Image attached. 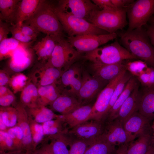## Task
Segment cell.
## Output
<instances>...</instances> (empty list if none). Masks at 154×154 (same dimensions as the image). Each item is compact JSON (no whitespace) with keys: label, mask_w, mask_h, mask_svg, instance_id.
Returning <instances> with one entry per match:
<instances>
[{"label":"cell","mask_w":154,"mask_h":154,"mask_svg":"<svg viewBox=\"0 0 154 154\" xmlns=\"http://www.w3.org/2000/svg\"><path fill=\"white\" fill-rule=\"evenodd\" d=\"M55 4L51 1L41 0L33 14L23 22L46 35L57 38L64 37L62 25L54 11Z\"/></svg>","instance_id":"cell-1"},{"label":"cell","mask_w":154,"mask_h":154,"mask_svg":"<svg viewBox=\"0 0 154 154\" xmlns=\"http://www.w3.org/2000/svg\"><path fill=\"white\" fill-rule=\"evenodd\" d=\"M120 38L121 44L131 53L154 68V47L143 27L127 31L120 34Z\"/></svg>","instance_id":"cell-2"},{"label":"cell","mask_w":154,"mask_h":154,"mask_svg":"<svg viewBox=\"0 0 154 154\" xmlns=\"http://www.w3.org/2000/svg\"><path fill=\"white\" fill-rule=\"evenodd\" d=\"M127 8L106 7L96 10L88 21L109 33H115L127 24Z\"/></svg>","instance_id":"cell-3"},{"label":"cell","mask_w":154,"mask_h":154,"mask_svg":"<svg viewBox=\"0 0 154 154\" xmlns=\"http://www.w3.org/2000/svg\"><path fill=\"white\" fill-rule=\"evenodd\" d=\"M82 57L86 60L97 64H114L137 58L117 41L85 53Z\"/></svg>","instance_id":"cell-4"},{"label":"cell","mask_w":154,"mask_h":154,"mask_svg":"<svg viewBox=\"0 0 154 154\" xmlns=\"http://www.w3.org/2000/svg\"><path fill=\"white\" fill-rule=\"evenodd\" d=\"M54 11L67 37L85 35H100L109 33L86 20L66 13L59 9L55 3Z\"/></svg>","instance_id":"cell-5"},{"label":"cell","mask_w":154,"mask_h":154,"mask_svg":"<svg viewBox=\"0 0 154 154\" xmlns=\"http://www.w3.org/2000/svg\"><path fill=\"white\" fill-rule=\"evenodd\" d=\"M82 53L78 51L64 37L58 38L56 45L49 58L51 66L59 70L64 68L65 71L81 57Z\"/></svg>","instance_id":"cell-6"},{"label":"cell","mask_w":154,"mask_h":154,"mask_svg":"<svg viewBox=\"0 0 154 154\" xmlns=\"http://www.w3.org/2000/svg\"><path fill=\"white\" fill-rule=\"evenodd\" d=\"M154 14V0H137L127 8L128 19L127 31H130L145 25Z\"/></svg>","instance_id":"cell-7"},{"label":"cell","mask_w":154,"mask_h":154,"mask_svg":"<svg viewBox=\"0 0 154 154\" xmlns=\"http://www.w3.org/2000/svg\"><path fill=\"white\" fill-rule=\"evenodd\" d=\"M123 70L116 78L110 81L101 91L92 106L89 120L104 122L106 119L108 107L114 90L126 72Z\"/></svg>","instance_id":"cell-8"},{"label":"cell","mask_w":154,"mask_h":154,"mask_svg":"<svg viewBox=\"0 0 154 154\" xmlns=\"http://www.w3.org/2000/svg\"><path fill=\"white\" fill-rule=\"evenodd\" d=\"M116 33L100 35H85L67 37L70 44L78 51L86 53L93 50L117 37Z\"/></svg>","instance_id":"cell-9"},{"label":"cell","mask_w":154,"mask_h":154,"mask_svg":"<svg viewBox=\"0 0 154 154\" xmlns=\"http://www.w3.org/2000/svg\"><path fill=\"white\" fill-rule=\"evenodd\" d=\"M89 0H60L56 7L62 11L87 21L95 11L101 10Z\"/></svg>","instance_id":"cell-10"},{"label":"cell","mask_w":154,"mask_h":154,"mask_svg":"<svg viewBox=\"0 0 154 154\" xmlns=\"http://www.w3.org/2000/svg\"><path fill=\"white\" fill-rule=\"evenodd\" d=\"M150 121L137 111L130 116L123 124L128 143L145 134H151Z\"/></svg>","instance_id":"cell-11"},{"label":"cell","mask_w":154,"mask_h":154,"mask_svg":"<svg viewBox=\"0 0 154 154\" xmlns=\"http://www.w3.org/2000/svg\"><path fill=\"white\" fill-rule=\"evenodd\" d=\"M84 70L82 85L77 96L82 105L90 104L89 103L102 90L105 83Z\"/></svg>","instance_id":"cell-12"},{"label":"cell","mask_w":154,"mask_h":154,"mask_svg":"<svg viewBox=\"0 0 154 154\" xmlns=\"http://www.w3.org/2000/svg\"><path fill=\"white\" fill-rule=\"evenodd\" d=\"M84 68L82 64L75 62L61 75V81L64 87V94L77 98L81 88Z\"/></svg>","instance_id":"cell-13"},{"label":"cell","mask_w":154,"mask_h":154,"mask_svg":"<svg viewBox=\"0 0 154 154\" xmlns=\"http://www.w3.org/2000/svg\"><path fill=\"white\" fill-rule=\"evenodd\" d=\"M103 123L88 120L70 129L68 134L72 137L92 143L103 133L105 128Z\"/></svg>","instance_id":"cell-14"},{"label":"cell","mask_w":154,"mask_h":154,"mask_svg":"<svg viewBox=\"0 0 154 154\" xmlns=\"http://www.w3.org/2000/svg\"><path fill=\"white\" fill-rule=\"evenodd\" d=\"M108 123L102 135L109 142L115 146L128 143L123 124L118 119L116 118Z\"/></svg>","instance_id":"cell-15"},{"label":"cell","mask_w":154,"mask_h":154,"mask_svg":"<svg viewBox=\"0 0 154 154\" xmlns=\"http://www.w3.org/2000/svg\"><path fill=\"white\" fill-rule=\"evenodd\" d=\"M90 67L93 72L92 75L106 83L117 76L124 69H126L123 61L110 64H97L92 63Z\"/></svg>","instance_id":"cell-16"},{"label":"cell","mask_w":154,"mask_h":154,"mask_svg":"<svg viewBox=\"0 0 154 154\" xmlns=\"http://www.w3.org/2000/svg\"><path fill=\"white\" fill-rule=\"evenodd\" d=\"M141 97L139 92V86L137 84L120 108L116 118L119 120L123 125L127 119L138 111Z\"/></svg>","instance_id":"cell-17"},{"label":"cell","mask_w":154,"mask_h":154,"mask_svg":"<svg viewBox=\"0 0 154 154\" xmlns=\"http://www.w3.org/2000/svg\"><path fill=\"white\" fill-rule=\"evenodd\" d=\"M93 105L90 104L82 106L70 113L61 115V118L70 129L89 120Z\"/></svg>","instance_id":"cell-18"},{"label":"cell","mask_w":154,"mask_h":154,"mask_svg":"<svg viewBox=\"0 0 154 154\" xmlns=\"http://www.w3.org/2000/svg\"><path fill=\"white\" fill-rule=\"evenodd\" d=\"M17 110L18 117L17 125L21 129L23 134L22 149L27 151H34L28 114L21 106L18 107Z\"/></svg>","instance_id":"cell-19"},{"label":"cell","mask_w":154,"mask_h":154,"mask_svg":"<svg viewBox=\"0 0 154 154\" xmlns=\"http://www.w3.org/2000/svg\"><path fill=\"white\" fill-rule=\"evenodd\" d=\"M51 105L53 110L62 115L70 113L83 106L76 98L64 94L58 96Z\"/></svg>","instance_id":"cell-20"},{"label":"cell","mask_w":154,"mask_h":154,"mask_svg":"<svg viewBox=\"0 0 154 154\" xmlns=\"http://www.w3.org/2000/svg\"><path fill=\"white\" fill-rule=\"evenodd\" d=\"M41 0H20L17 7L15 24L21 25L29 19L35 12Z\"/></svg>","instance_id":"cell-21"},{"label":"cell","mask_w":154,"mask_h":154,"mask_svg":"<svg viewBox=\"0 0 154 154\" xmlns=\"http://www.w3.org/2000/svg\"><path fill=\"white\" fill-rule=\"evenodd\" d=\"M137 84L136 79L131 77L126 84L123 92L109 111L106 118L108 122L111 121L116 118L120 108L129 96Z\"/></svg>","instance_id":"cell-22"},{"label":"cell","mask_w":154,"mask_h":154,"mask_svg":"<svg viewBox=\"0 0 154 154\" xmlns=\"http://www.w3.org/2000/svg\"><path fill=\"white\" fill-rule=\"evenodd\" d=\"M138 111L150 121L154 118V88H147L141 96Z\"/></svg>","instance_id":"cell-23"},{"label":"cell","mask_w":154,"mask_h":154,"mask_svg":"<svg viewBox=\"0 0 154 154\" xmlns=\"http://www.w3.org/2000/svg\"><path fill=\"white\" fill-rule=\"evenodd\" d=\"M115 146L102 134L89 146L84 154H115Z\"/></svg>","instance_id":"cell-24"},{"label":"cell","mask_w":154,"mask_h":154,"mask_svg":"<svg viewBox=\"0 0 154 154\" xmlns=\"http://www.w3.org/2000/svg\"><path fill=\"white\" fill-rule=\"evenodd\" d=\"M25 48H19L13 53L9 66L11 70L17 72L22 71L31 64V59L25 50Z\"/></svg>","instance_id":"cell-25"},{"label":"cell","mask_w":154,"mask_h":154,"mask_svg":"<svg viewBox=\"0 0 154 154\" xmlns=\"http://www.w3.org/2000/svg\"><path fill=\"white\" fill-rule=\"evenodd\" d=\"M20 1L0 0V20L11 25L15 24V14Z\"/></svg>","instance_id":"cell-26"},{"label":"cell","mask_w":154,"mask_h":154,"mask_svg":"<svg viewBox=\"0 0 154 154\" xmlns=\"http://www.w3.org/2000/svg\"><path fill=\"white\" fill-rule=\"evenodd\" d=\"M153 141L151 134L143 135L128 145L126 154H145Z\"/></svg>","instance_id":"cell-27"},{"label":"cell","mask_w":154,"mask_h":154,"mask_svg":"<svg viewBox=\"0 0 154 154\" xmlns=\"http://www.w3.org/2000/svg\"><path fill=\"white\" fill-rule=\"evenodd\" d=\"M66 125L60 117L45 122L42 124L44 135L48 136L50 139L57 135L67 133L68 130L64 128Z\"/></svg>","instance_id":"cell-28"},{"label":"cell","mask_w":154,"mask_h":154,"mask_svg":"<svg viewBox=\"0 0 154 154\" xmlns=\"http://www.w3.org/2000/svg\"><path fill=\"white\" fill-rule=\"evenodd\" d=\"M29 115L35 121L39 123H42L57 119L61 116V115L55 114L51 110L42 106L38 108L33 107L31 109Z\"/></svg>","instance_id":"cell-29"},{"label":"cell","mask_w":154,"mask_h":154,"mask_svg":"<svg viewBox=\"0 0 154 154\" xmlns=\"http://www.w3.org/2000/svg\"><path fill=\"white\" fill-rule=\"evenodd\" d=\"M68 133H61L56 135L50 139V143L54 154H69L67 146L69 145L71 137Z\"/></svg>","instance_id":"cell-30"},{"label":"cell","mask_w":154,"mask_h":154,"mask_svg":"<svg viewBox=\"0 0 154 154\" xmlns=\"http://www.w3.org/2000/svg\"><path fill=\"white\" fill-rule=\"evenodd\" d=\"M33 42L25 43L21 42L11 37L7 38L0 42L1 59L8 55L10 52H13L19 48H26L31 45Z\"/></svg>","instance_id":"cell-31"},{"label":"cell","mask_w":154,"mask_h":154,"mask_svg":"<svg viewBox=\"0 0 154 154\" xmlns=\"http://www.w3.org/2000/svg\"><path fill=\"white\" fill-rule=\"evenodd\" d=\"M29 123L31 133L33 151L42 140L44 136L42 124L35 121L29 115Z\"/></svg>","instance_id":"cell-32"},{"label":"cell","mask_w":154,"mask_h":154,"mask_svg":"<svg viewBox=\"0 0 154 154\" xmlns=\"http://www.w3.org/2000/svg\"><path fill=\"white\" fill-rule=\"evenodd\" d=\"M71 137L69 154H84L89 146L92 143L71 136Z\"/></svg>","instance_id":"cell-33"},{"label":"cell","mask_w":154,"mask_h":154,"mask_svg":"<svg viewBox=\"0 0 154 154\" xmlns=\"http://www.w3.org/2000/svg\"><path fill=\"white\" fill-rule=\"evenodd\" d=\"M0 115L2 116L4 123L8 128L17 125L18 117L17 109L10 108L4 110H1Z\"/></svg>","instance_id":"cell-34"},{"label":"cell","mask_w":154,"mask_h":154,"mask_svg":"<svg viewBox=\"0 0 154 154\" xmlns=\"http://www.w3.org/2000/svg\"><path fill=\"white\" fill-rule=\"evenodd\" d=\"M131 77V75L126 72L123 76L116 85L113 92L109 104L108 110L107 114L109 110L113 106L123 92L126 84Z\"/></svg>","instance_id":"cell-35"},{"label":"cell","mask_w":154,"mask_h":154,"mask_svg":"<svg viewBox=\"0 0 154 154\" xmlns=\"http://www.w3.org/2000/svg\"><path fill=\"white\" fill-rule=\"evenodd\" d=\"M38 93L47 104H51L60 96L58 95L54 86L52 85L42 86L39 88Z\"/></svg>","instance_id":"cell-36"},{"label":"cell","mask_w":154,"mask_h":154,"mask_svg":"<svg viewBox=\"0 0 154 154\" xmlns=\"http://www.w3.org/2000/svg\"><path fill=\"white\" fill-rule=\"evenodd\" d=\"M125 66L126 70L132 75L137 77L146 72L149 68L147 64L141 60L128 62L126 64Z\"/></svg>","instance_id":"cell-37"},{"label":"cell","mask_w":154,"mask_h":154,"mask_svg":"<svg viewBox=\"0 0 154 154\" xmlns=\"http://www.w3.org/2000/svg\"><path fill=\"white\" fill-rule=\"evenodd\" d=\"M62 74L59 69L51 66L46 70L42 76L41 85L42 86L51 85Z\"/></svg>","instance_id":"cell-38"},{"label":"cell","mask_w":154,"mask_h":154,"mask_svg":"<svg viewBox=\"0 0 154 154\" xmlns=\"http://www.w3.org/2000/svg\"><path fill=\"white\" fill-rule=\"evenodd\" d=\"M6 131L12 139L16 149H23V134L21 129L16 125L8 128Z\"/></svg>","instance_id":"cell-39"},{"label":"cell","mask_w":154,"mask_h":154,"mask_svg":"<svg viewBox=\"0 0 154 154\" xmlns=\"http://www.w3.org/2000/svg\"><path fill=\"white\" fill-rule=\"evenodd\" d=\"M10 32L12 35V38L22 42L28 43L32 42L36 39L23 33L18 24L11 25Z\"/></svg>","instance_id":"cell-40"},{"label":"cell","mask_w":154,"mask_h":154,"mask_svg":"<svg viewBox=\"0 0 154 154\" xmlns=\"http://www.w3.org/2000/svg\"><path fill=\"white\" fill-rule=\"evenodd\" d=\"M15 150L13 141L7 132L0 130V151L7 152Z\"/></svg>","instance_id":"cell-41"},{"label":"cell","mask_w":154,"mask_h":154,"mask_svg":"<svg viewBox=\"0 0 154 154\" xmlns=\"http://www.w3.org/2000/svg\"><path fill=\"white\" fill-rule=\"evenodd\" d=\"M38 91L35 86L31 84L27 86L24 90L21 97L23 102L28 104L34 101L38 95Z\"/></svg>","instance_id":"cell-42"},{"label":"cell","mask_w":154,"mask_h":154,"mask_svg":"<svg viewBox=\"0 0 154 154\" xmlns=\"http://www.w3.org/2000/svg\"><path fill=\"white\" fill-rule=\"evenodd\" d=\"M58 38L46 35L40 41L45 49L47 58H49L51 56L55 47L56 41Z\"/></svg>","instance_id":"cell-43"},{"label":"cell","mask_w":154,"mask_h":154,"mask_svg":"<svg viewBox=\"0 0 154 154\" xmlns=\"http://www.w3.org/2000/svg\"><path fill=\"white\" fill-rule=\"evenodd\" d=\"M18 25L23 33L36 39L40 33L34 27L26 24L24 22H23L20 25Z\"/></svg>","instance_id":"cell-44"},{"label":"cell","mask_w":154,"mask_h":154,"mask_svg":"<svg viewBox=\"0 0 154 154\" xmlns=\"http://www.w3.org/2000/svg\"><path fill=\"white\" fill-rule=\"evenodd\" d=\"M11 24L0 20V42L8 38Z\"/></svg>","instance_id":"cell-45"},{"label":"cell","mask_w":154,"mask_h":154,"mask_svg":"<svg viewBox=\"0 0 154 154\" xmlns=\"http://www.w3.org/2000/svg\"><path fill=\"white\" fill-rule=\"evenodd\" d=\"M26 80L27 78L24 75L19 74L13 78L11 82L12 85L15 88H21L25 85Z\"/></svg>","instance_id":"cell-46"},{"label":"cell","mask_w":154,"mask_h":154,"mask_svg":"<svg viewBox=\"0 0 154 154\" xmlns=\"http://www.w3.org/2000/svg\"><path fill=\"white\" fill-rule=\"evenodd\" d=\"M40 58L46 59L47 58L45 49L41 41L38 42L33 46Z\"/></svg>","instance_id":"cell-47"},{"label":"cell","mask_w":154,"mask_h":154,"mask_svg":"<svg viewBox=\"0 0 154 154\" xmlns=\"http://www.w3.org/2000/svg\"><path fill=\"white\" fill-rule=\"evenodd\" d=\"M92 1L101 10L106 7L116 8L111 0H92Z\"/></svg>","instance_id":"cell-48"},{"label":"cell","mask_w":154,"mask_h":154,"mask_svg":"<svg viewBox=\"0 0 154 154\" xmlns=\"http://www.w3.org/2000/svg\"><path fill=\"white\" fill-rule=\"evenodd\" d=\"M113 5L117 8H127L132 3L133 0H111Z\"/></svg>","instance_id":"cell-49"},{"label":"cell","mask_w":154,"mask_h":154,"mask_svg":"<svg viewBox=\"0 0 154 154\" xmlns=\"http://www.w3.org/2000/svg\"><path fill=\"white\" fill-rule=\"evenodd\" d=\"M14 99L13 96L10 94L0 97V105L3 107L8 106L13 102Z\"/></svg>","instance_id":"cell-50"},{"label":"cell","mask_w":154,"mask_h":154,"mask_svg":"<svg viewBox=\"0 0 154 154\" xmlns=\"http://www.w3.org/2000/svg\"><path fill=\"white\" fill-rule=\"evenodd\" d=\"M146 31L151 42L154 47V23L148 26Z\"/></svg>","instance_id":"cell-51"},{"label":"cell","mask_w":154,"mask_h":154,"mask_svg":"<svg viewBox=\"0 0 154 154\" xmlns=\"http://www.w3.org/2000/svg\"><path fill=\"white\" fill-rule=\"evenodd\" d=\"M149 76L148 88H154V68L149 67L147 70Z\"/></svg>","instance_id":"cell-52"},{"label":"cell","mask_w":154,"mask_h":154,"mask_svg":"<svg viewBox=\"0 0 154 154\" xmlns=\"http://www.w3.org/2000/svg\"><path fill=\"white\" fill-rule=\"evenodd\" d=\"M138 78L142 84L147 88L148 87L149 84V76L147 71L146 72L138 76Z\"/></svg>","instance_id":"cell-53"},{"label":"cell","mask_w":154,"mask_h":154,"mask_svg":"<svg viewBox=\"0 0 154 154\" xmlns=\"http://www.w3.org/2000/svg\"><path fill=\"white\" fill-rule=\"evenodd\" d=\"M23 149L15 150L13 151L7 152L0 151V154H32L33 151H26L25 152L23 153Z\"/></svg>","instance_id":"cell-54"},{"label":"cell","mask_w":154,"mask_h":154,"mask_svg":"<svg viewBox=\"0 0 154 154\" xmlns=\"http://www.w3.org/2000/svg\"><path fill=\"white\" fill-rule=\"evenodd\" d=\"M128 144L127 143L119 146L116 150L115 154H126Z\"/></svg>","instance_id":"cell-55"},{"label":"cell","mask_w":154,"mask_h":154,"mask_svg":"<svg viewBox=\"0 0 154 154\" xmlns=\"http://www.w3.org/2000/svg\"><path fill=\"white\" fill-rule=\"evenodd\" d=\"M8 81V78L6 75L4 73L0 74V85L3 86L6 84Z\"/></svg>","instance_id":"cell-56"},{"label":"cell","mask_w":154,"mask_h":154,"mask_svg":"<svg viewBox=\"0 0 154 154\" xmlns=\"http://www.w3.org/2000/svg\"><path fill=\"white\" fill-rule=\"evenodd\" d=\"M43 146L46 154H54L50 144L45 145Z\"/></svg>","instance_id":"cell-57"},{"label":"cell","mask_w":154,"mask_h":154,"mask_svg":"<svg viewBox=\"0 0 154 154\" xmlns=\"http://www.w3.org/2000/svg\"><path fill=\"white\" fill-rule=\"evenodd\" d=\"M7 90L6 88L3 86H0V97L3 96Z\"/></svg>","instance_id":"cell-58"},{"label":"cell","mask_w":154,"mask_h":154,"mask_svg":"<svg viewBox=\"0 0 154 154\" xmlns=\"http://www.w3.org/2000/svg\"><path fill=\"white\" fill-rule=\"evenodd\" d=\"M37 150L38 154H46L43 146H42L40 149Z\"/></svg>","instance_id":"cell-59"},{"label":"cell","mask_w":154,"mask_h":154,"mask_svg":"<svg viewBox=\"0 0 154 154\" xmlns=\"http://www.w3.org/2000/svg\"><path fill=\"white\" fill-rule=\"evenodd\" d=\"M152 128L153 129V131H154V135H153V145H154V123L153 124V125L152 126Z\"/></svg>","instance_id":"cell-60"},{"label":"cell","mask_w":154,"mask_h":154,"mask_svg":"<svg viewBox=\"0 0 154 154\" xmlns=\"http://www.w3.org/2000/svg\"><path fill=\"white\" fill-rule=\"evenodd\" d=\"M145 154H154V153L151 151H148L146 152Z\"/></svg>","instance_id":"cell-61"},{"label":"cell","mask_w":154,"mask_h":154,"mask_svg":"<svg viewBox=\"0 0 154 154\" xmlns=\"http://www.w3.org/2000/svg\"><path fill=\"white\" fill-rule=\"evenodd\" d=\"M32 154H38L37 153V150H36L35 151H34Z\"/></svg>","instance_id":"cell-62"}]
</instances>
